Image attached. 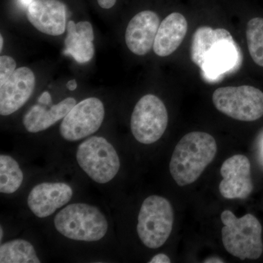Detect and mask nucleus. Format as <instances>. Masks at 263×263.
<instances>
[{
	"mask_svg": "<svg viewBox=\"0 0 263 263\" xmlns=\"http://www.w3.org/2000/svg\"><path fill=\"white\" fill-rule=\"evenodd\" d=\"M217 152L214 137L204 132H192L177 143L170 162V172L180 186L192 184L212 163Z\"/></svg>",
	"mask_w": 263,
	"mask_h": 263,
	"instance_id": "obj_1",
	"label": "nucleus"
},
{
	"mask_svg": "<svg viewBox=\"0 0 263 263\" xmlns=\"http://www.w3.org/2000/svg\"><path fill=\"white\" fill-rule=\"evenodd\" d=\"M223 245L227 252L241 260L257 259L263 252L262 228L258 219L251 214L238 218L229 210L221 214Z\"/></svg>",
	"mask_w": 263,
	"mask_h": 263,
	"instance_id": "obj_2",
	"label": "nucleus"
},
{
	"mask_svg": "<svg viewBox=\"0 0 263 263\" xmlns=\"http://www.w3.org/2000/svg\"><path fill=\"white\" fill-rule=\"evenodd\" d=\"M54 226L69 239L95 242L106 235L108 222L98 208L86 203H72L57 214Z\"/></svg>",
	"mask_w": 263,
	"mask_h": 263,
	"instance_id": "obj_3",
	"label": "nucleus"
},
{
	"mask_svg": "<svg viewBox=\"0 0 263 263\" xmlns=\"http://www.w3.org/2000/svg\"><path fill=\"white\" fill-rule=\"evenodd\" d=\"M174 216L167 199L151 195L143 202L138 217L137 232L142 243L149 249L164 245L171 234Z\"/></svg>",
	"mask_w": 263,
	"mask_h": 263,
	"instance_id": "obj_4",
	"label": "nucleus"
},
{
	"mask_svg": "<svg viewBox=\"0 0 263 263\" xmlns=\"http://www.w3.org/2000/svg\"><path fill=\"white\" fill-rule=\"evenodd\" d=\"M76 160L90 179L101 184L110 182L120 169L117 151L103 137H91L81 143Z\"/></svg>",
	"mask_w": 263,
	"mask_h": 263,
	"instance_id": "obj_5",
	"label": "nucleus"
},
{
	"mask_svg": "<svg viewBox=\"0 0 263 263\" xmlns=\"http://www.w3.org/2000/svg\"><path fill=\"white\" fill-rule=\"evenodd\" d=\"M212 100L219 112L235 120L254 122L263 116V92L254 86L219 88L213 94Z\"/></svg>",
	"mask_w": 263,
	"mask_h": 263,
	"instance_id": "obj_6",
	"label": "nucleus"
},
{
	"mask_svg": "<svg viewBox=\"0 0 263 263\" xmlns=\"http://www.w3.org/2000/svg\"><path fill=\"white\" fill-rule=\"evenodd\" d=\"M168 114L163 102L154 95L142 97L132 114L130 127L135 138L143 144H152L163 136Z\"/></svg>",
	"mask_w": 263,
	"mask_h": 263,
	"instance_id": "obj_7",
	"label": "nucleus"
},
{
	"mask_svg": "<svg viewBox=\"0 0 263 263\" xmlns=\"http://www.w3.org/2000/svg\"><path fill=\"white\" fill-rule=\"evenodd\" d=\"M105 117L103 102L89 98L76 104L62 120L60 135L68 141H77L94 134L101 127Z\"/></svg>",
	"mask_w": 263,
	"mask_h": 263,
	"instance_id": "obj_8",
	"label": "nucleus"
},
{
	"mask_svg": "<svg viewBox=\"0 0 263 263\" xmlns=\"http://www.w3.org/2000/svg\"><path fill=\"white\" fill-rule=\"evenodd\" d=\"M223 179L219 192L226 199L247 198L253 191L251 164L248 157L236 155L223 162L220 170Z\"/></svg>",
	"mask_w": 263,
	"mask_h": 263,
	"instance_id": "obj_9",
	"label": "nucleus"
},
{
	"mask_svg": "<svg viewBox=\"0 0 263 263\" xmlns=\"http://www.w3.org/2000/svg\"><path fill=\"white\" fill-rule=\"evenodd\" d=\"M35 86V76L27 67H19L0 85V114L15 113L28 101Z\"/></svg>",
	"mask_w": 263,
	"mask_h": 263,
	"instance_id": "obj_10",
	"label": "nucleus"
},
{
	"mask_svg": "<svg viewBox=\"0 0 263 263\" xmlns=\"http://www.w3.org/2000/svg\"><path fill=\"white\" fill-rule=\"evenodd\" d=\"M72 195L73 191L67 183H40L29 193L27 205L37 217L46 218L70 202Z\"/></svg>",
	"mask_w": 263,
	"mask_h": 263,
	"instance_id": "obj_11",
	"label": "nucleus"
},
{
	"mask_svg": "<svg viewBox=\"0 0 263 263\" xmlns=\"http://www.w3.org/2000/svg\"><path fill=\"white\" fill-rule=\"evenodd\" d=\"M27 16L33 27L48 35H61L67 28L66 7L59 0H34Z\"/></svg>",
	"mask_w": 263,
	"mask_h": 263,
	"instance_id": "obj_12",
	"label": "nucleus"
},
{
	"mask_svg": "<svg viewBox=\"0 0 263 263\" xmlns=\"http://www.w3.org/2000/svg\"><path fill=\"white\" fill-rule=\"evenodd\" d=\"M160 25V17L154 11L144 10L135 15L128 24L125 41L129 51L144 56L153 48Z\"/></svg>",
	"mask_w": 263,
	"mask_h": 263,
	"instance_id": "obj_13",
	"label": "nucleus"
},
{
	"mask_svg": "<svg viewBox=\"0 0 263 263\" xmlns=\"http://www.w3.org/2000/svg\"><path fill=\"white\" fill-rule=\"evenodd\" d=\"M240 51L234 38L215 43L207 52L200 67L208 79H214L234 68L240 62Z\"/></svg>",
	"mask_w": 263,
	"mask_h": 263,
	"instance_id": "obj_14",
	"label": "nucleus"
},
{
	"mask_svg": "<svg viewBox=\"0 0 263 263\" xmlns=\"http://www.w3.org/2000/svg\"><path fill=\"white\" fill-rule=\"evenodd\" d=\"M188 23L179 13H172L162 21L157 31L154 51L157 56L165 57L174 53L181 46L186 32Z\"/></svg>",
	"mask_w": 263,
	"mask_h": 263,
	"instance_id": "obj_15",
	"label": "nucleus"
},
{
	"mask_svg": "<svg viewBox=\"0 0 263 263\" xmlns=\"http://www.w3.org/2000/svg\"><path fill=\"white\" fill-rule=\"evenodd\" d=\"M67 30L64 54L72 57L81 64L91 61L95 52L93 43L95 34L91 24L88 22L76 24L69 21Z\"/></svg>",
	"mask_w": 263,
	"mask_h": 263,
	"instance_id": "obj_16",
	"label": "nucleus"
},
{
	"mask_svg": "<svg viewBox=\"0 0 263 263\" xmlns=\"http://www.w3.org/2000/svg\"><path fill=\"white\" fill-rule=\"evenodd\" d=\"M76 104V99L67 98L52 105L50 109L40 105H33L24 116V127L31 133L46 130L64 119Z\"/></svg>",
	"mask_w": 263,
	"mask_h": 263,
	"instance_id": "obj_17",
	"label": "nucleus"
},
{
	"mask_svg": "<svg viewBox=\"0 0 263 263\" xmlns=\"http://www.w3.org/2000/svg\"><path fill=\"white\" fill-rule=\"evenodd\" d=\"M233 36L226 29H212V27H200L193 34L191 44V60L200 67L204 57L215 43L223 40L232 39Z\"/></svg>",
	"mask_w": 263,
	"mask_h": 263,
	"instance_id": "obj_18",
	"label": "nucleus"
},
{
	"mask_svg": "<svg viewBox=\"0 0 263 263\" xmlns=\"http://www.w3.org/2000/svg\"><path fill=\"white\" fill-rule=\"evenodd\" d=\"M1 263H40L35 249L27 240L15 239L0 247Z\"/></svg>",
	"mask_w": 263,
	"mask_h": 263,
	"instance_id": "obj_19",
	"label": "nucleus"
},
{
	"mask_svg": "<svg viewBox=\"0 0 263 263\" xmlns=\"http://www.w3.org/2000/svg\"><path fill=\"white\" fill-rule=\"evenodd\" d=\"M24 174L17 161L9 155L0 156V192L14 193L23 183Z\"/></svg>",
	"mask_w": 263,
	"mask_h": 263,
	"instance_id": "obj_20",
	"label": "nucleus"
},
{
	"mask_svg": "<svg viewBox=\"0 0 263 263\" xmlns=\"http://www.w3.org/2000/svg\"><path fill=\"white\" fill-rule=\"evenodd\" d=\"M246 35L251 57L257 65L263 67V18L249 20Z\"/></svg>",
	"mask_w": 263,
	"mask_h": 263,
	"instance_id": "obj_21",
	"label": "nucleus"
},
{
	"mask_svg": "<svg viewBox=\"0 0 263 263\" xmlns=\"http://www.w3.org/2000/svg\"><path fill=\"white\" fill-rule=\"evenodd\" d=\"M16 63L12 57L3 55L0 57V85L4 84L15 72Z\"/></svg>",
	"mask_w": 263,
	"mask_h": 263,
	"instance_id": "obj_22",
	"label": "nucleus"
},
{
	"mask_svg": "<svg viewBox=\"0 0 263 263\" xmlns=\"http://www.w3.org/2000/svg\"><path fill=\"white\" fill-rule=\"evenodd\" d=\"M171 262V259L166 254H159L155 256L151 260L149 263H170Z\"/></svg>",
	"mask_w": 263,
	"mask_h": 263,
	"instance_id": "obj_23",
	"label": "nucleus"
},
{
	"mask_svg": "<svg viewBox=\"0 0 263 263\" xmlns=\"http://www.w3.org/2000/svg\"><path fill=\"white\" fill-rule=\"evenodd\" d=\"M51 96L48 91H44L38 99V103L43 104V105H49L51 104Z\"/></svg>",
	"mask_w": 263,
	"mask_h": 263,
	"instance_id": "obj_24",
	"label": "nucleus"
},
{
	"mask_svg": "<svg viewBox=\"0 0 263 263\" xmlns=\"http://www.w3.org/2000/svg\"><path fill=\"white\" fill-rule=\"evenodd\" d=\"M98 3L103 9H110L115 5L117 0H98Z\"/></svg>",
	"mask_w": 263,
	"mask_h": 263,
	"instance_id": "obj_25",
	"label": "nucleus"
},
{
	"mask_svg": "<svg viewBox=\"0 0 263 263\" xmlns=\"http://www.w3.org/2000/svg\"><path fill=\"white\" fill-rule=\"evenodd\" d=\"M77 82H76L75 79H73V80L69 81L68 82H67V89L70 90V91H74V90H76V88H77Z\"/></svg>",
	"mask_w": 263,
	"mask_h": 263,
	"instance_id": "obj_26",
	"label": "nucleus"
},
{
	"mask_svg": "<svg viewBox=\"0 0 263 263\" xmlns=\"http://www.w3.org/2000/svg\"><path fill=\"white\" fill-rule=\"evenodd\" d=\"M205 262H224V261H221V259L219 258H210L208 259Z\"/></svg>",
	"mask_w": 263,
	"mask_h": 263,
	"instance_id": "obj_27",
	"label": "nucleus"
},
{
	"mask_svg": "<svg viewBox=\"0 0 263 263\" xmlns=\"http://www.w3.org/2000/svg\"><path fill=\"white\" fill-rule=\"evenodd\" d=\"M3 43H4V41H3V35H0V51H3Z\"/></svg>",
	"mask_w": 263,
	"mask_h": 263,
	"instance_id": "obj_28",
	"label": "nucleus"
},
{
	"mask_svg": "<svg viewBox=\"0 0 263 263\" xmlns=\"http://www.w3.org/2000/svg\"><path fill=\"white\" fill-rule=\"evenodd\" d=\"M3 228H0V240H1V241H2V239H3Z\"/></svg>",
	"mask_w": 263,
	"mask_h": 263,
	"instance_id": "obj_29",
	"label": "nucleus"
}]
</instances>
